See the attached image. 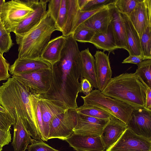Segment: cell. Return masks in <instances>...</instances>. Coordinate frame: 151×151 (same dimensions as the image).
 <instances>
[{"label":"cell","instance_id":"obj_1","mask_svg":"<svg viewBox=\"0 0 151 151\" xmlns=\"http://www.w3.org/2000/svg\"><path fill=\"white\" fill-rule=\"evenodd\" d=\"M65 37L59 60L52 65L50 88L46 93L40 96L68 109L78 107L77 99L83 78L78 43L72 34Z\"/></svg>","mask_w":151,"mask_h":151},{"label":"cell","instance_id":"obj_2","mask_svg":"<svg viewBox=\"0 0 151 151\" xmlns=\"http://www.w3.org/2000/svg\"><path fill=\"white\" fill-rule=\"evenodd\" d=\"M39 95L30 93L12 77L0 86V105L16 122L18 117H20L31 137L36 140H41L37 116Z\"/></svg>","mask_w":151,"mask_h":151},{"label":"cell","instance_id":"obj_3","mask_svg":"<svg viewBox=\"0 0 151 151\" xmlns=\"http://www.w3.org/2000/svg\"><path fill=\"white\" fill-rule=\"evenodd\" d=\"M60 30L47 10L40 22L26 33L15 35L18 45V58H35L41 56L50 41L52 33Z\"/></svg>","mask_w":151,"mask_h":151},{"label":"cell","instance_id":"obj_4","mask_svg":"<svg viewBox=\"0 0 151 151\" xmlns=\"http://www.w3.org/2000/svg\"><path fill=\"white\" fill-rule=\"evenodd\" d=\"M146 90L145 86L137 75L135 73H126L112 78L101 92L134 108L148 110L145 107Z\"/></svg>","mask_w":151,"mask_h":151},{"label":"cell","instance_id":"obj_5","mask_svg":"<svg viewBox=\"0 0 151 151\" xmlns=\"http://www.w3.org/2000/svg\"><path fill=\"white\" fill-rule=\"evenodd\" d=\"M81 97L83 101V104L101 108L126 125L134 109L126 103L105 95L96 89L87 96Z\"/></svg>","mask_w":151,"mask_h":151},{"label":"cell","instance_id":"obj_6","mask_svg":"<svg viewBox=\"0 0 151 151\" xmlns=\"http://www.w3.org/2000/svg\"><path fill=\"white\" fill-rule=\"evenodd\" d=\"M32 1L12 0L3 4L0 12V21L8 32H14L21 23L33 11Z\"/></svg>","mask_w":151,"mask_h":151},{"label":"cell","instance_id":"obj_7","mask_svg":"<svg viewBox=\"0 0 151 151\" xmlns=\"http://www.w3.org/2000/svg\"><path fill=\"white\" fill-rule=\"evenodd\" d=\"M51 69H42L21 73L12 77L20 83L31 93L41 95L46 93L51 83Z\"/></svg>","mask_w":151,"mask_h":151},{"label":"cell","instance_id":"obj_8","mask_svg":"<svg viewBox=\"0 0 151 151\" xmlns=\"http://www.w3.org/2000/svg\"><path fill=\"white\" fill-rule=\"evenodd\" d=\"M78 114L76 109H67L58 115L51 125L48 139L58 138L65 140L73 133L77 122Z\"/></svg>","mask_w":151,"mask_h":151},{"label":"cell","instance_id":"obj_9","mask_svg":"<svg viewBox=\"0 0 151 151\" xmlns=\"http://www.w3.org/2000/svg\"><path fill=\"white\" fill-rule=\"evenodd\" d=\"M105 151H151V140L137 135L127 128Z\"/></svg>","mask_w":151,"mask_h":151},{"label":"cell","instance_id":"obj_10","mask_svg":"<svg viewBox=\"0 0 151 151\" xmlns=\"http://www.w3.org/2000/svg\"><path fill=\"white\" fill-rule=\"evenodd\" d=\"M127 125L137 135L151 140V110L134 108Z\"/></svg>","mask_w":151,"mask_h":151},{"label":"cell","instance_id":"obj_11","mask_svg":"<svg viewBox=\"0 0 151 151\" xmlns=\"http://www.w3.org/2000/svg\"><path fill=\"white\" fill-rule=\"evenodd\" d=\"M78 114L77 122L73 129L76 134L100 136L109 119H102Z\"/></svg>","mask_w":151,"mask_h":151},{"label":"cell","instance_id":"obj_12","mask_svg":"<svg viewBox=\"0 0 151 151\" xmlns=\"http://www.w3.org/2000/svg\"><path fill=\"white\" fill-rule=\"evenodd\" d=\"M129 17L140 38L151 24V0H140Z\"/></svg>","mask_w":151,"mask_h":151},{"label":"cell","instance_id":"obj_13","mask_svg":"<svg viewBox=\"0 0 151 151\" xmlns=\"http://www.w3.org/2000/svg\"><path fill=\"white\" fill-rule=\"evenodd\" d=\"M39 103L43 123L44 141H47L51 125L53 120L58 115L67 109L58 105L53 101L42 98L39 95Z\"/></svg>","mask_w":151,"mask_h":151},{"label":"cell","instance_id":"obj_14","mask_svg":"<svg viewBox=\"0 0 151 151\" xmlns=\"http://www.w3.org/2000/svg\"><path fill=\"white\" fill-rule=\"evenodd\" d=\"M49 0H33V11L20 24L14 33L15 35L23 34L37 25L44 16Z\"/></svg>","mask_w":151,"mask_h":151},{"label":"cell","instance_id":"obj_15","mask_svg":"<svg viewBox=\"0 0 151 151\" xmlns=\"http://www.w3.org/2000/svg\"><path fill=\"white\" fill-rule=\"evenodd\" d=\"M76 151H105L100 136L84 135L73 133L65 140Z\"/></svg>","mask_w":151,"mask_h":151},{"label":"cell","instance_id":"obj_16","mask_svg":"<svg viewBox=\"0 0 151 151\" xmlns=\"http://www.w3.org/2000/svg\"><path fill=\"white\" fill-rule=\"evenodd\" d=\"M98 89L102 92L112 78L109 57L104 52L96 51L94 55Z\"/></svg>","mask_w":151,"mask_h":151},{"label":"cell","instance_id":"obj_17","mask_svg":"<svg viewBox=\"0 0 151 151\" xmlns=\"http://www.w3.org/2000/svg\"><path fill=\"white\" fill-rule=\"evenodd\" d=\"M115 3L109 6L111 18L110 24L118 49H123L129 52V47L123 19L121 13L116 8Z\"/></svg>","mask_w":151,"mask_h":151},{"label":"cell","instance_id":"obj_18","mask_svg":"<svg viewBox=\"0 0 151 151\" xmlns=\"http://www.w3.org/2000/svg\"><path fill=\"white\" fill-rule=\"evenodd\" d=\"M127 128L124 122L111 115L100 136L106 149L114 143Z\"/></svg>","mask_w":151,"mask_h":151},{"label":"cell","instance_id":"obj_19","mask_svg":"<svg viewBox=\"0 0 151 151\" xmlns=\"http://www.w3.org/2000/svg\"><path fill=\"white\" fill-rule=\"evenodd\" d=\"M52 65L40 57L35 58H17L10 66L9 72L12 75L21 73L42 69H51Z\"/></svg>","mask_w":151,"mask_h":151},{"label":"cell","instance_id":"obj_20","mask_svg":"<svg viewBox=\"0 0 151 151\" xmlns=\"http://www.w3.org/2000/svg\"><path fill=\"white\" fill-rule=\"evenodd\" d=\"M109 5L95 14L81 24L95 33L106 32L110 23Z\"/></svg>","mask_w":151,"mask_h":151},{"label":"cell","instance_id":"obj_21","mask_svg":"<svg viewBox=\"0 0 151 151\" xmlns=\"http://www.w3.org/2000/svg\"><path fill=\"white\" fill-rule=\"evenodd\" d=\"M14 133L12 143L14 151H26L33 141L19 117L13 125Z\"/></svg>","mask_w":151,"mask_h":151},{"label":"cell","instance_id":"obj_22","mask_svg":"<svg viewBox=\"0 0 151 151\" xmlns=\"http://www.w3.org/2000/svg\"><path fill=\"white\" fill-rule=\"evenodd\" d=\"M81 71L83 78L87 79L93 88L98 89L94 57L88 48L81 51Z\"/></svg>","mask_w":151,"mask_h":151},{"label":"cell","instance_id":"obj_23","mask_svg":"<svg viewBox=\"0 0 151 151\" xmlns=\"http://www.w3.org/2000/svg\"><path fill=\"white\" fill-rule=\"evenodd\" d=\"M121 14L123 19L125 28L127 41L129 47L128 52L129 55L142 56L139 35L129 17L124 14Z\"/></svg>","mask_w":151,"mask_h":151},{"label":"cell","instance_id":"obj_24","mask_svg":"<svg viewBox=\"0 0 151 151\" xmlns=\"http://www.w3.org/2000/svg\"><path fill=\"white\" fill-rule=\"evenodd\" d=\"M89 43L104 52L107 51L113 53L115 50L118 49L110 24L106 32L95 33Z\"/></svg>","mask_w":151,"mask_h":151},{"label":"cell","instance_id":"obj_25","mask_svg":"<svg viewBox=\"0 0 151 151\" xmlns=\"http://www.w3.org/2000/svg\"><path fill=\"white\" fill-rule=\"evenodd\" d=\"M66 41V37L62 35L49 42L41 56L52 65L58 61Z\"/></svg>","mask_w":151,"mask_h":151},{"label":"cell","instance_id":"obj_26","mask_svg":"<svg viewBox=\"0 0 151 151\" xmlns=\"http://www.w3.org/2000/svg\"><path fill=\"white\" fill-rule=\"evenodd\" d=\"M67 7L66 22L61 32L62 36L64 37L72 34L76 15L79 10L77 0H67Z\"/></svg>","mask_w":151,"mask_h":151},{"label":"cell","instance_id":"obj_27","mask_svg":"<svg viewBox=\"0 0 151 151\" xmlns=\"http://www.w3.org/2000/svg\"><path fill=\"white\" fill-rule=\"evenodd\" d=\"M76 109L77 113L102 119H109L111 115L101 108L89 105L83 104Z\"/></svg>","mask_w":151,"mask_h":151},{"label":"cell","instance_id":"obj_28","mask_svg":"<svg viewBox=\"0 0 151 151\" xmlns=\"http://www.w3.org/2000/svg\"><path fill=\"white\" fill-rule=\"evenodd\" d=\"M141 55L144 60L151 59V24L140 38Z\"/></svg>","mask_w":151,"mask_h":151},{"label":"cell","instance_id":"obj_29","mask_svg":"<svg viewBox=\"0 0 151 151\" xmlns=\"http://www.w3.org/2000/svg\"><path fill=\"white\" fill-rule=\"evenodd\" d=\"M137 65L138 67L134 73L151 88V59L143 60Z\"/></svg>","mask_w":151,"mask_h":151},{"label":"cell","instance_id":"obj_30","mask_svg":"<svg viewBox=\"0 0 151 151\" xmlns=\"http://www.w3.org/2000/svg\"><path fill=\"white\" fill-rule=\"evenodd\" d=\"M95 33L92 30L81 24L73 32L72 35L76 41L89 43Z\"/></svg>","mask_w":151,"mask_h":151},{"label":"cell","instance_id":"obj_31","mask_svg":"<svg viewBox=\"0 0 151 151\" xmlns=\"http://www.w3.org/2000/svg\"><path fill=\"white\" fill-rule=\"evenodd\" d=\"M140 0H116L115 6L119 12L129 17Z\"/></svg>","mask_w":151,"mask_h":151},{"label":"cell","instance_id":"obj_32","mask_svg":"<svg viewBox=\"0 0 151 151\" xmlns=\"http://www.w3.org/2000/svg\"><path fill=\"white\" fill-rule=\"evenodd\" d=\"M10 34L0 24V53L3 55L8 52L14 45Z\"/></svg>","mask_w":151,"mask_h":151},{"label":"cell","instance_id":"obj_33","mask_svg":"<svg viewBox=\"0 0 151 151\" xmlns=\"http://www.w3.org/2000/svg\"><path fill=\"white\" fill-rule=\"evenodd\" d=\"M109 5L104 6L96 9L88 11H81L80 10H79L76 15L73 32L80 25L95 14L107 7Z\"/></svg>","mask_w":151,"mask_h":151},{"label":"cell","instance_id":"obj_34","mask_svg":"<svg viewBox=\"0 0 151 151\" xmlns=\"http://www.w3.org/2000/svg\"><path fill=\"white\" fill-rule=\"evenodd\" d=\"M27 149L28 151H60L51 147L42 140L34 139Z\"/></svg>","mask_w":151,"mask_h":151},{"label":"cell","instance_id":"obj_35","mask_svg":"<svg viewBox=\"0 0 151 151\" xmlns=\"http://www.w3.org/2000/svg\"><path fill=\"white\" fill-rule=\"evenodd\" d=\"M116 0H89L80 11H86L93 10L102 6L114 3Z\"/></svg>","mask_w":151,"mask_h":151},{"label":"cell","instance_id":"obj_36","mask_svg":"<svg viewBox=\"0 0 151 151\" xmlns=\"http://www.w3.org/2000/svg\"><path fill=\"white\" fill-rule=\"evenodd\" d=\"M67 0H61L60 7L56 21L57 24L60 32L64 27L65 23L67 14Z\"/></svg>","mask_w":151,"mask_h":151},{"label":"cell","instance_id":"obj_37","mask_svg":"<svg viewBox=\"0 0 151 151\" xmlns=\"http://www.w3.org/2000/svg\"><path fill=\"white\" fill-rule=\"evenodd\" d=\"M16 123L8 112L0 111V128L5 130H10L11 127Z\"/></svg>","mask_w":151,"mask_h":151},{"label":"cell","instance_id":"obj_38","mask_svg":"<svg viewBox=\"0 0 151 151\" xmlns=\"http://www.w3.org/2000/svg\"><path fill=\"white\" fill-rule=\"evenodd\" d=\"M9 64L0 53V81L7 80L9 78Z\"/></svg>","mask_w":151,"mask_h":151},{"label":"cell","instance_id":"obj_39","mask_svg":"<svg viewBox=\"0 0 151 151\" xmlns=\"http://www.w3.org/2000/svg\"><path fill=\"white\" fill-rule=\"evenodd\" d=\"M61 0H49L47 10L56 22L57 21L61 4Z\"/></svg>","mask_w":151,"mask_h":151},{"label":"cell","instance_id":"obj_40","mask_svg":"<svg viewBox=\"0 0 151 151\" xmlns=\"http://www.w3.org/2000/svg\"><path fill=\"white\" fill-rule=\"evenodd\" d=\"M11 140L10 130H5L0 128V147L2 148L9 144Z\"/></svg>","mask_w":151,"mask_h":151},{"label":"cell","instance_id":"obj_41","mask_svg":"<svg viewBox=\"0 0 151 151\" xmlns=\"http://www.w3.org/2000/svg\"><path fill=\"white\" fill-rule=\"evenodd\" d=\"M93 88L90 83L87 79L82 78L81 82L80 93H82L85 96H87L93 90Z\"/></svg>","mask_w":151,"mask_h":151},{"label":"cell","instance_id":"obj_42","mask_svg":"<svg viewBox=\"0 0 151 151\" xmlns=\"http://www.w3.org/2000/svg\"><path fill=\"white\" fill-rule=\"evenodd\" d=\"M138 77L145 86L146 89L145 107L147 109L151 110V88L148 86L141 78L139 76Z\"/></svg>","mask_w":151,"mask_h":151},{"label":"cell","instance_id":"obj_43","mask_svg":"<svg viewBox=\"0 0 151 151\" xmlns=\"http://www.w3.org/2000/svg\"><path fill=\"white\" fill-rule=\"evenodd\" d=\"M144 60L141 56L130 55L125 58L122 62V63H132L137 65Z\"/></svg>","mask_w":151,"mask_h":151},{"label":"cell","instance_id":"obj_44","mask_svg":"<svg viewBox=\"0 0 151 151\" xmlns=\"http://www.w3.org/2000/svg\"><path fill=\"white\" fill-rule=\"evenodd\" d=\"M89 0H77V4L80 10H81Z\"/></svg>","mask_w":151,"mask_h":151},{"label":"cell","instance_id":"obj_45","mask_svg":"<svg viewBox=\"0 0 151 151\" xmlns=\"http://www.w3.org/2000/svg\"><path fill=\"white\" fill-rule=\"evenodd\" d=\"M5 2L4 0H0V12L3 5Z\"/></svg>","mask_w":151,"mask_h":151},{"label":"cell","instance_id":"obj_46","mask_svg":"<svg viewBox=\"0 0 151 151\" xmlns=\"http://www.w3.org/2000/svg\"><path fill=\"white\" fill-rule=\"evenodd\" d=\"M0 111L3 112H7L6 110L0 105Z\"/></svg>","mask_w":151,"mask_h":151},{"label":"cell","instance_id":"obj_47","mask_svg":"<svg viewBox=\"0 0 151 151\" xmlns=\"http://www.w3.org/2000/svg\"><path fill=\"white\" fill-rule=\"evenodd\" d=\"M2 150V148L0 147V151Z\"/></svg>","mask_w":151,"mask_h":151},{"label":"cell","instance_id":"obj_48","mask_svg":"<svg viewBox=\"0 0 151 151\" xmlns=\"http://www.w3.org/2000/svg\"><path fill=\"white\" fill-rule=\"evenodd\" d=\"M87 151L82 150H80V151Z\"/></svg>","mask_w":151,"mask_h":151},{"label":"cell","instance_id":"obj_49","mask_svg":"<svg viewBox=\"0 0 151 151\" xmlns=\"http://www.w3.org/2000/svg\"><path fill=\"white\" fill-rule=\"evenodd\" d=\"M1 24V22H0V24Z\"/></svg>","mask_w":151,"mask_h":151}]
</instances>
